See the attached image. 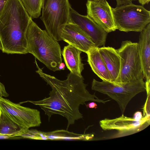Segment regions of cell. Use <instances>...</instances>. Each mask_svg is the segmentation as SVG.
Returning a JSON list of instances; mask_svg holds the SVG:
<instances>
[{
  "mask_svg": "<svg viewBox=\"0 0 150 150\" xmlns=\"http://www.w3.org/2000/svg\"><path fill=\"white\" fill-rule=\"evenodd\" d=\"M117 2L116 6H119L124 4H128L132 3L133 1L136 0H116Z\"/></svg>",
  "mask_w": 150,
  "mask_h": 150,
  "instance_id": "21",
  "label": "cell"
},
{
  "mask_svg": "<svg viewBox=\"0 0 150 150\" xmlns=\"http://www.w3.org/2000/svg\"><path fill=\"white\" fill-rule=\"evenodd\" d=\"M98 50L110 75V82L115 83L121 71L120 56L117 50L112 47H102Z\"/></svg>",
  "mask_w": 150,
  "mask_h": 150,
  "instance_id": "14",
  "label": "cell"
},
{
  "mask_svg": "<svg viewBox=\"0 0 150 150\" xmlns=\"http://www.w3.org/2000/svg\"><path fill=\"white\" fill-rule=\"evenodd\" d=\"M9 94L6 92L4 84L0 82V96L7 97Z\"/></svg>",
  "mask_w": 150,
  "mask_h": 150,
  "instance_id": "20",
  "label": "cell"
},
{
  "mask_svg": "<svg viewBox=\"0 0 150 150\" xmlns=\"http://www.w3.org/2000/svg\"><path fill=\"white\" fill-rule=\"evenodd\" d=\"M62 40L86 53L96 47L91 38L77 25L71 22L63 27L61 32Z\"/></svg>",
  "mask_w": 150,
  "mask_h": 150,
  "instance_id": "11",
  "label": "cell"
},
{
  "mask_svg": "<svg viewBox=\"0 0 150 150\" xmlns=\"http://www.w3.org/2000/svg\"><path fill=\"white\" fill-rule=\"evenodd\" d=\"M117 29L121 31L141 32L150 22V12L142 5L132 3L112 8Z\"/></svg>",
  "mask_w": 150,
  "mask_h": 150,
  "instance_id": "6",
  "label": "cell"
},
{
  "mask_svg": "<svg viewBox=\"0 0 150 150\" xmlns=\"http://www.w3.org/2000/svg\"><path fill=\"white\" fill-rule=\"evenodd\" d=\"M117 50L121 57V69L119 76L114 83L144 79L138 43L123 41Z\"/></svg>",
  "mask_w": 150,
  "mask_h": 150,
  "instance_id": "7",
  "label": "cell"
},
{
  "mask_svg": "<svg viewBox=\"0 0 150 150\" xmlns=\"http://www.w3.org/2000/svg\"><path fill=\"white\" fill-rule=\"evenodd\" d=\"M139 3L142 5L143 6L146 4H148L150 0H138Z\"/></svg>",
  "mask_w": 150,
  "mask_h": 150,
  "instance_id": "25",
  "label": "cell"
},
{
  "mask_svg": "<svg viewBox=\"0 0 150 150\" xmlns=\"http://www.w3.org/2000/svg\"><path fill=\"white\" fill-rule=\"evenodd\" d=\"M32 20L21 0H8L0 15V42L3 52L28 53L27 33Z\"/></svg>",
  "mask_w": 150,
  "mask_h": 150,
  "instance_id": "2",
  "label": "cell"
},
{
  "mask_svg": "<svg viewBox=\"0 0 150 150\" xmlns=\"http://www.w3.org/2000/svg\"><path fill=\"white\" fill-rule=\"evenodd\" d=\"M1 43L0 42V50H1Z\"/></svg>",
  "mask_w": 150,
  "mask_h": 150,
  "instance_id": "29",
  "label": "cell"
},
{
  "mask_svg": "<svg viewBox=\"0 0 150 150\" xmlns=\"http://www.w3.org/2000/svg\"><path fill=\"white\" fill-rule=\"evenodd\" d=\"M138 43L143 75L146 81H150V24L141 32Z\"/></svg>",
  "mask_w": 150,
  "mask_h": 150,
  "instance_id": "13",
  "label": "cell"
},
{
  "mask_svg": "<svg viewBox=\"0 0 150 150\" xmlns=\"http://www.w3.org/2000/svg\"><path fill=\"white\" fill-rule=\"evenodd\" d=\"M97 104L94 102L89 103L86 105V106L88 108H96L97 107Z\"/></svg>",
  "mask_w": 150,
  "mask_h": 150,
  "instance_id": "24",
  "label": "cell"
},
{
  "mask_svg": "<svg viewBox=\"0 0 150 150\" xmlns=\"http://www.w3.org/2000/svg\"><path fill=\"white\" fill-rule=\"evenodd\" d=\"M65 68V64L63 62H61L59 64V70H64Z\"/></svg>",
  "mask_w": 150,
  "mask_h": 150,
  "instance_id": "27",
  "label": "cell"
},
{
  "mask_svg": "<svg viewBox=\"0 0 150 150\" xmlns=\"http://www.w3.org/2000/svg\"><path fill=\"white\" fill-rule=\"evenodd\" d=\"M35 62L38 69L36 72L50 86L52 90L48 98L22 103L29 102L39 106L47 115L49 121L54 114L65 117L68 121L67 130L76 120L83 118V115L79 109L80 105L86 104L88 101L105 104L110 100L100 99L95 94H91L86 89L87 85L84 83L82 76H78L70 72L66 79L61 80L43 72L36 60Z\"/></svg>",
  "mask_w": 150,
  "mask_h": 150,
  "instance_id": "1",
  "label": "cell"
},
{
  "mask_svg": "<svg viewBox=\"0 0 150 150\" xmlns=\"http://www.w3.org/2000/svg\"><path fill=\"white\" fill-rule=\"evenodd\" d=\"M86 54L87 62L93 71L102 81L111 82L110 77L98 50L95 47Z\"/></svg>",
  "mask_w": 150,
  "mask_h": 150,
  "instance_id": "16",
  "label": "cell"
},
{
  "mask_svg": "<svg viewBox=\"0 0 150 150\" xmlns=\"http://www.w3.org/2000/svg\"><path fill=\"white\" fill-rule=\"evenodd\" d=\"M47 140L84 139L86 135H81L68 132L67 130H57L50 132H43Z\"/></svg>",
  "mask_w": 150,
  "mask_h": 150,
  "instance_id": "18",
  "label": "cell"
},
{
  "mask_svg": "<svg viewBox=\"0 0 150 150\" xmlns=\"http://www.w3.org/2000/svg\"><path fill=\"white\" fill-rule=\"evenodd\" d=\"M13 139L11 136L0 134V139Z\"/></svg>",
  "mask_w": 150,
  "mask_h": 150,
  "instance_id": "26",
  "label": "cell"
},
{
  "mask_svg": "<svg viewBox=\"0 0 150 150\" xmlns=\"http://www.w3.org/2000/svg\"><path fill=\"white\" fill-rule=\"evenodd\" d=\"M69 22L77 25L86 33L96 47L105 46L108 33L88 16L81 15L71 7Z\"/></svg>",
  "mask_w": 150,
  "mask_h": 150,
  "instance_id": "10",
  "label": "cell"
},
{
  "mask_svg": "<svg viewBox=\"0 0 150 150\" xmlns=\"http://www.w3.org/2000/svg\"><path fill=\"white\" fill-rule=\"evenodd\" d=\"M91 89L106 94L115 101L119 105L122 115L132 98L138 94L146 91L144 79L117 83L105 81H99L93 79L91 83Z\"/></svg>",
  "mask_w": 150,
  "mask_h": 150,
  "instance_id": "4",
  "label": "cell"
},
{
  "mask_svg": "<svg viewBox=\"0 0 150 150\" xmlns=\"http://www.w3.org/2000/svg\"><path fill=\"white\" fill-rule=\"evenodd\" d=\"M27 129L15 121L0 108V134L17 138L16 135Z\"/></svg>",
  "mask_w": 150,
  "mask_h": 150,
  "instance_id": "17",
  "label": "cell"
},
{
  "mask_svg": "<svg viewBox=\"0 0 150 150\" xmlns=\"http://www.w3.org/2000/svg\"><path fill=\"white\" fill-rule=\"evenodd\" d=\"M90 1H99V2H103L105 0H89Z\"/></svg>",
  "mask_w": 150,
  "mask_h": 150,
  "instance_id": "28",
  "label": "cell"
},
{
  "mask_svg": "<svg viewBox=\"0 0 150 150\" xmlns=\"http://www.w3.org/2000/svg\"><path fill=\"white\" fill-rule=\"evenodd\" d=\"M149 117L146 116L139 121L133 118L122 116L113 119H105L100 121L101 128L104 130L116 129L120 131H137L149 120Z\"/></svg>",
  "mask_w": 150,
  "mask_h": 150,
  "instance_id": "12",
  "label": "cell"
},
{
  "mask_svg": "<svg viewBox=\"0 0 150 150\" xmlns=\"http://www.w3.org/2000/svg\"><path fill=\"white\" fill-rule=\"evenodd\" d=\"M28 53L53 71H59L62 62V51L58 41L45 30H42L32 20L27 30Z\"/></svg>",
  "mask_w": 150,
  "mask_h": 150,
  "instance_id": "3",
  "label": "cell"
},
{
  "mask_svg": "<svg viewBox=\"0 0 150 150\" xmlns=\"http://www.w3.org/2000/svg\"><path fill=\"white\" fill-rule=\"evenodd\" d=\"M71 6L69 0H43L40 17L47 33L57 41L62 40V28L69 22Z\"/></svg>",
  "mask_w": 150,
  "mask_h": 150,
  "instance_id": "5",
  "label": "cell"
},
{
  "mask_svg": "<svg viewBox=\"0 0 150 150\" xmlns=\"http://www.w3.org/2000/svg\"><path fill=\"white\" fill-rule=\"evenodd\" d=\"M43 0H21L24 7L32 18H38L41 14Z\"/></svg>",
  "mask_w": 150,
  "mask_h": 150,
  "instance_id": "19",
  "label": "cell"
},
{
  "mask_svg": "<svg viewBox=\"0 0 150 150\" xmlns=\"http://www.w3.org/2000/svg\"><path fill=\"white\" fill-rule=\"evenodd\" d=\"M87 16L108 33L115 31L112 7L106 0L103 2L88 0L86 4Z\"/></svg>",
  "mask_w": 150,
  "mask_h": 150,
  "instance_id": "9",
  "label": "cell"
},
{
  "mask_svg": "<svg viewBox=\"0 0 150 150\" xmlns=\"http://www.w3.org/2000/svg\"><path fill=\"white\" fill-rule=\"evenodd\" d=\"M81 51L70 45L64 47L62 54L67 68L70 73L76 76H81L84 69V64L81 56Z\"/></svg>",
  "mask_w": 150,
  "mask_h": 150,
  "instance_id": "15",
  "label": "cell"
},
{
  "mask_svg": "<svg viewBox=\"0 0 150 150\" xmlns=\"http://www.w3.org/2000/svg\"><path fill=\"white\" fill-rule=\"evenodd\" d=\"M8 0H0V15L2 12Z\"/></svg>",
  "mask_w": 150,
  "mask_h": 150,
  "instance_id": "23",
  "label": "cell"
},
{
  "mask_svg": "<svg viewBox=\"0 0 150 150\" xmlns=\"http://www.w3.org/2000/svg\"><path fill=\"white\" fill-rule=\"evenodd\" d=\"M143 117L142 112L139 111H137L134 114L133 118L136 120L139 121L141 120Z\"/></svg>",
  "mask_w": 150,
  "mask_h": 150,
  "instance_id": "22",
  "label": "cell"
},
{
  "mask_svg": "<svg viewBox=\"0 0 150 150\" xmlns=\"http://www.w3.org/2000/svg\"><path fill=\"white\" fill-rule=\"evenodd\" d=\"M0 108L12 120L27 129L41 123L40 111L14 103L0 96Z\"/></svg>",
  "mask_w": 150,
  "mask_h": 150,
  "instance_id": "8",
  "label": "cell"
}]
</instances>
